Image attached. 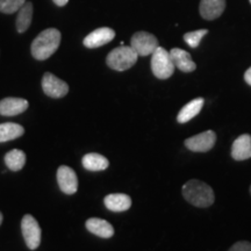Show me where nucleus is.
I'll use <instances>...</instances> for the list:
<instances>
[{
	"label": "nucleus",
	"mask_w": 251,
	"mask_h": 251,
	"mask_svg": "<svg viewBox=\"0 0 251 251\" xmlns=\"http://www.w3.org/2000/svg\"><path fill=\"white\" fill-rule=\"evenodd\" d=\"M61 31L56 28H48L41 31L33 41L30 51L33 57L37 61H46L52 56L61 45Z\"/></svg>",
	"instance_id": "1"
},
{
	"label": "nucleus",
	"mask_w": 251,
	"mask_h": 251,
	"mask_svg": "<svg viewBox=\"0 0 251 251\" xmlns=\"http://www.w3.org/2000/svg\"><path fill=\"white\" fill-rule=\"evenodd\" d=\"M183 196L191 205L201 207V208L213 205L215 200L213 188L198 179H191L184 184Z\"/></svg>",
	"instance_id": "2"
},
{
	"label": "nucleus",
	"mask_w": 251,
	"mask_h": 251,
	"mask_svg": "<svg viewBox=\"0 0 251 251\" xmlns=\"http://www.w3.org/2000/svg\"><path fill=\"white\" fill-rule=\"evenodd\" d=\"M137 58H139V55L131 47L121 46L109 52L106 58V63L113 70L126 71L133 67Z\"/></svg>",
	"instance_id": "3"
},
{
	"label": "nucleus",
	"mask_w": 251,
	"mask_h": 251,
	"mask_svg": "<svg viewBox=\"0 0 251 251\" xmlns=\"http://www.w3.org/2000/svg\"><path fill=\"white\" fill-rule=\"evenodd\" d=\"M175 64L172 62L170 52L158 47L151 55V70L153 76L158 79H168L175 72Z\"/></svg>",
	"instance_id": "4"
},
{
	"label": "nucleus",
	"mask_w": 251,
	"mask_h": 251,
	"mask_svg": "<svg viewBox=\"0 0 251 251\" xmlns=\"http://www.w3.org/2000/svg\"><path fill=\"white\" fill-rule=\"evenodd\" d=\"M21 231H23V236L25 238L27 247L30 250H36L41 244V231L39 222L33 215L26 214L21 221Z\"/></svg>",
	"instance_id": "5"
},
{
	"label": "nucleus",
	"mask_w": 251,
	"mask_h": 251,
	"mask_svg": "<svg viewBox=\"0 0 251 251\" xmlns=\"http://www.w3.org/2000/svg\"><path fill=\"white\" fill-rule=\"evenodd\" d=\"M130 47L139 56H149L158 48V40L147 31H137L130 40Z\"/></svg>",
	"instance_id": "6"
},
{
	"label": "nucleus",
	"mask_w": 251,
	"mask_h": 251,
	"mask_svg": "<svg viewBox=\"0 0 251 251\" xmlns=\"http://www.w3.org/2000/svg\"><path fill=\"white\" fill-rule=\"evenodd\" d=\"M42 90L46 96L50 98L59 99L65 97L69 92V85L64 80L59 79L55 75L46 72L42 78Z\"/></svg>",
	"instance_id": "7"
},
{
	"label": "nucleus",
	"mask_w": 251,
	"mask_h": 251,
	"mask_svg": "<svg viewBox=\"0 0 251 251\" xmlns=\"http://www.w3.org/2000/svg\"><path fill=\"white\" fill-rule=\"evenodd\" d=\"M216 141V135L213 130H206L196 136L190 137L185 141V146L187 149L194 152H206L209 151L214 147Z\"/></svg>",
	"instance_id": "8"
},
{
	"label": "nucleus",
	"mask_w": 251,
	"mask_h": 251,
	"mask_svg": "<svg viewBox=\"0 0 251 251\" xmlns=\"http://www.w3.org/2000/svg\"><path fill=\"white\" fill-rule=\"evenodd\" d=\"M57 183L63 193L71 196L78 190V178L76 172L67 165L59 166L57 170Z\"/></svg>",
	"instance_id": "9"
},
{
	"label": "nucleus",
	"mask_w": 251,
	"mask_h": 251,
	"mask_svg": "<svg viewBox=\"0 0 251 251\" xmlns=\"http://www.w3.org/2000/svg\"><path fill=\"white\" fill-rule=\"evenodd\" d=\"M115 37V31L112 28L108 27H101L98 29L93 30L92 33H90L85 39H84V46L89 49H94L102 47Z\"/></svg>",
	"instance_id": "10"
},
{
	"label": "nucleus",
	"mask_w": 251,
	"mask_h": 251,
	"mask_svg": "<svg viewBox=\"0 0 251 251\" xmlns=\"http://www.w3.org/2000/svg\"><path fill=\"white\" fill-rule=\"evenodd\" d=\"M29 107V103L23 98H5L0 100V115L15 117L21 114Z\"/></svg>",
	"instance_id": "11"
},
{
	"label": "nucleus",
	"mask_w": 251,
	"mask_h": 251,
	"mask_svg": "<svg viewBox=\"0 0 251 251\" xmlns=\"http://www.w3.org/2000/svg\"><path fill=\"white\" fill-rule=\"evenodd\" d=\"M231 157L235 161H246L251 158V136L249 134L241 135L234 141Z\"/></svg>",
	"instance_id": "12"
},
{
	"label": "nucleus",
	"mask_w": 251,
	"mask_h": 251,
	"mask_svg": "<svg viewBox=\"0 0 251 251\" xmlns=\"http://www.w3.org/2000/svg\"><path fill=\"white\" fill-rule=\"evenodd\" d=\"M226 0H201L200 14L206 20H215L224 13Z\"/></svg>",
	"instance_id": "13"
},
{
	"label": "nucleus",
	"mask_w": 251,
	"mask_h": 251,
	"mask_svg": "<svg viewBox=\"0 0 251 251\" xmlns=\"http://www.w3.org/2000/svg\"><path fill=\"white\" fill-rule=\"evenodd\" d=\"M86 229L96 236L109 238L114 235V228L106 220L99 218H91L86 221Z\"/></svg>",
	"instance_id": "14"
},
{
	"label": "nucleus",
	"mask_w": 251,
	"mask_h": 251,
	"mask_svg": "<svg viewBox=\"0 0 251 251\" xmlns=\"http://www.w3.org/2000/svg\"><path fill=\"white\" fill-rule=\"evenodd\" d=\"M170 56L175 67L183 72H192L197 69V64L192 61L191 55L183 49L174 48L171 49Z\"/></svg>",
	"instance_id": "15"
},
{
	"label": "nucleus",
	"mask_w": 251,
	"mask_h": 251,
	"mask_svg": "<svg viewBox=\"0 0 251 251\" xmlns=\"http://www.w3.org/2000/svg\"><path fill=\"white\" fill-rule=\"evenodd\" d=\"M103 203L112 212H125L130 208L131 199L127 194L113 193L105 197Z\"/></svg>",
	"instance_id": "16"
},
{
	"label": "nucleus",
	"mask_w": 251,
	"mask_h": 251,
	"mask_svg": "<svg viewBox=\"0 0 251 251\" xmlns=\"http://www.w3.org/2000/svg\"><path fill=\"white\" fill-rule=\"evenodd\" d=\"M205 100L203 98H197L192 100V101L187 102L183 108L180 109V112L177 115V121L179 124H186L190 120H192L193 118H196L201 111Z\"/></svg>",
	"instance_id": "17"
},
{
	"label": "nucleus",
	"mask_w": 251,
	"mask_h": 251,
	"mask_svg": "<svg viewBox=\"0 0 251 251\" xmlns=\"http://www.w3.org/2000/svg\"><path fill=\"white\" fill-rule=\"evenodd\" d=\"M83 166L87 171H103L108 168V159L100 153L91 152L83 157Z\"/></svg>",
	"instance_id": "18"
},
{
	"label": "nucleus",
	"mask_w": 251,
	"mask_h": 251,
	"mask_svg": "<svg viewBox=\"0 0 251 251\" xmlns=\"http://www.w3.org/2000/svg\"><path fill=\"white\" fill-rule=\"evenodd\" d=\"M25 133L23 126L14 124V122H5L0 124V143L8 142V141L19 139Z\"/></svg>",
	"instance_id": "19"
},
{
	"label": "nucleus",
	"mask_w": 251,
	"mask_h": 251,
	"mask_svg": "<svg viewBox=\"0 0 251 251\" xmlns=\"http://www.w3.org/2000/svg\"><path fill=\"white\" fill-rule=\"evenodd\" d=\"M33 4L26 1L18 11L17 17V29L19 33H25L29 28L33 20Z\"/></svg>",
	"instance_id": "20"
},
{
	"label": "nucleus",
	"mask_w": 251,
	"mask_h": 251,
	"mask_svg": "<svg viewBox=\"0 0 251 251\" xmlns=\"http://www.w3.org/2000/svg\"><path fill=\"white\" fill-rule=\"evenodd\" d=\"M5 164L11 171H20L26 164V153L20 149H13L5 155Z\"/></svg>",
	"instance_id": "21"
},
{
	"label": "nucleus",
	"mask_w": 251,
	"mask_h": 251,
	"mask_svg": "<svg viewBox=\"0 0 251 251\" xmlns=\"http://www.w3.org/2000/svg\"><path fill=\"white\" fill-rule=\"evenodd\" d=\"M208 33L207 29H199L196 31H190L184 35V41L187 43L191 48H198V46L201 42L202 37Z\"/></svg>",
	"instance_id": "22"
},
{
	"label": "nucleus",
	"mask_w": 251,
	"mask_h": 251,
	"mask_svg": "<svg viewBox=\"0 0 251 251\" xmlns=\"http://www.w3.org/2000/svg\"><path fill=\"white\" fill-rule=\"evenodd\" d=\"M26 0H0V12L5 14H12L18 12Z\"/></svg>",
	"instance_id": "23"
},
{
	"label": "nucleus",
	"mask_w": 251,
	"mask_h": 251,
	"mask_svg": "<svg viewBox=\"0 0 251 251\" xmlns=\"http://www.w3.org/2000/svg\"><path fill=\"white\" fill-rule=\"evenodd\" d=\"M228 251H251V243L247 241H241V242L235 243Z\"/></svg>",
	"instance_id": "24"
},
{
	"label": "nucleus",
	"mask_w": 251,
	"mask_h": 251,
	"mask_svg": "<svg viewBox=\"0 0 251 251\" xmlns=\"http://www.w3.org/2000/svg\"><path fill=\"white\" fill-rule=\"evenodd\" d=\"M244 80L247 81V84H249L251 86V68L248 69L246 71V74H244Z\"/></svg>",
	"instance_id": "25"
},
{
	"label": "nucleus",
	"mask_w": 251,
	"mask_h": 251,
	"mask_svg": "<svg viewBox=\"0 0 251 251\" xmlns=\"http://www.w3.org/2000/svg\"><path fill=\"white\" fill-rule=\"evenodd\" d=\"M52 1H54L57 6H59V7H63V6H65L68 4L69 0H52Z\"/></svg>",
	"instance_id": "26"
},
{
	"label": "nucleus",
	"mask_w": 251,
	"mask_h": 251,
	"mask_svg": "<svg viewBox=\"0 0 251 251\" xmlns=\"http://www.w3.org/2000/svg\"><path fill=\"white\" fill-rule=\"evenodd\" d=\"M1 222H2V213L0 212V225H1Z\"/></svg>",
	"instance_id": "27"
},
{
	"label": "nucleus",
	"mask_w": 251,
	"mask_h": 251,
	"mask_svg": "<svg viewBox=\"0 0 251 251\" xmlns=\"http://www.w3.org/2000/svg\"><path fill=\"white\" fill-rule=\"evenodd\" d=\"M250 194H251V186H250Z\"/></svg>",
	"instance_id": "28"
},
{
	"label": "nucleus",
	"mask_w": 251,
	"mask_h": 251,
	"mask_svg": "<svg viewBox=\"0 0 251 251\" xmlns=\"http://www.w3.org/2000/svg\"><path fill=\"white\" fill-rule=\"evenodd\" d=\"M249 1H250V4H251V0H249Z\"/></svg>",
	"instance_id": "29"
}]
</instances>
